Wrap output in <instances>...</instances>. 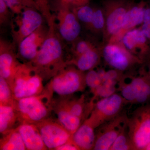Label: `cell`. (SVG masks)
I'll use <instances>...</instances> for the list:
<instances>
[{
    "instance_id": "6da1fadb",
    "label": "cell",
    "mask_w": 150,
    "mask_h": 150,
    "mask_svg": "<svg viewBox=\"0 0 150 150\" xmlns=\"http://www.w3.org/2000/svg\"><path fill=\"white\" fill-rule=\"evenodd\" d=\"M54 16L48 21V31L45 41L35 59L29 62L43 79H51L67 66L64 59L62 38Z\"/></svg>"
},
{
    "instance_id": "7a4b0ae2",
    "label": "cell",
    "mask_w": 150,
    "mask_h": 150,
    "mask_svg": "<svg viewBox=\"0 0 150 150\" xmlns=\"http://www.w3.org/2000/svg\"><path fill=\"white\" fill-rule=\"evenodd\" d=\"M13 106L21 123L35 124L48 118L52 108V96L44 90L38 95L14 100Z\"/></svg>"
},
{
    "instance_id": "3957f363",
    "label": "cell",
    "mask_w": 150,
    "mask_h": 150,
    "mask_svg": "<svg viewBox=\"0 0 150 150\" xmlns=\"http://www.w3.org/2000/svg\"><path fill=\"white\" fill-rule=\"evenodd\" d=\"M43 78L29 63H21L9 85L14 98L38 95L44 90Z\"/></svg>"
},
{
    "instance_id": "277c9868",
    "label": "cell",
    "mask_w": 150,
    "mask_h": 150,
    "mask_svg": "<svg viewBox=\"0 0 150 150\" xmlns=\"http://www.w3.org/2000/svg\"><path fill=\"white\" fill-rule=\"evenodd\" d=\"M85 74L73 65H67L51 79L46 91L52 96H69L85 88Z\"/></svg>"
},
{
    "instance_id": "5b68a950",
    "label": "cell",
    "mask_w": 150,
    "mask_h": 150,
    "mask_svg": "<svg viewBox=\"0 0 150 150\" xmlns=\"http://www.w3.org/2000/svg\"><path fill=\"white\" fill-rule=\"evenodd\" d=\"M127 126L134 150H144L150 143V105L137 108L128 118Z\"/></svg>"
},
{
    "instance_id": "8992f818",
    "label": "cell",
    "mask_w": 150,
    "mask_h": 150,
    "mask_svg": "<svg viewBox=\"0 0 150 150\" xmlns=\"http://www.w3.org/2000/svg\"><path fill=\"white\" fill-rule=\"evenodd\" d=\"M133 3L129 0H104L103 2L105 20L103 34L106 43L121 30L125 15Z\"/></svg>"
},
{
    "instance_id": "52a82bcc",
    "label": "cell",
    "mask_w": 150,
    "mask_h": 150,
    "mask_svg": "<svg viewBox=\"0 0 150 150\" xmlns=\"http://www.w3.org/2000/svg\"><path fill=\"white\" fill-rule=\"evenodd\" d=\"M126 103L122 96L117 93L101 98L93 105L86 120L96 129L119 115Z\"/></svg>"
},
{
    "instance_id": "ba28073f",
    "label": "cell",
    "mask_w": 150,
    "mask_h": 150,
    "mask_svg": "<svg viewBox=\"0 0 150 150\" xmlns=\"http://www.w3.org/2000/svg\"><path fill=\"white\" fill-rule=\"evenodd\" d=\"M101 56L108 66L121 72L143 63L128 51L121 41L105 43L101 48Z\"/></svg>"
},
{
    "instance_id": "9c48e42d",
    "label": "cell",
    "mask_w": 150,
    "mask_h": 150,
    "mask_svg": "<svg viewBox=\"0 0 150 150\" xmlns=\"http://www.w3.org/2000/svg\"><path fill=\"white\" fill-rule=\"evenodd\" d=\"M16 15L12 32L13 43L18 46L22 40L43 24V16L32 8H25Z\"/></svg>"
},
{
    "instance_id": "30bf717a",
    "label": "cell",
    "mask_w": 150,
    "mask_h": 150,
    "mask_svg": "<svg viewBox=\"0 0 150 150\" xmlns=\"http://www.w3.org/2000/svg\"><path fill=\"white\" fill-rule=\"evenodd\" d=\"M48 149L57 148L72 141L71 135L57 121L48 118L35 124Z\"/></svg>"
},
{
    "instance_id": "8fae6325",
    "label": "cell",
    "mask_w": 150,
    "mask_h": 150,
    "mask_svg": "<svg viewBox=\"0 0 150 150\" xmlns=\"http://www.w3.org/2000/svg\"><path fill=\"white\" fill-rule=\"evenodd\" d=\"M128 118L121 113L100 126L96 134L93 150H109L116 138L127 124Z\"/></svg>"
},
{
    "instance_id": "7c38bea8",
    "label": "cell",
    "mask_w": 150,
    "mask_h": 150,
    "mask_svg": "<svg viewBox=\"0 0 150 150\" xmlns=\"http://www.w3.org/2000/svg\"><path fill=\"white\" fill-rule=\"evenodd\" d=\"M57 10L56 25L59 35L66 41L73 43L80 34V22L69 7L57 5Z\"/></svg>"
},
{
    "instance_id": "4fadbf2b",
    "label": "cell",
    "mask_w": 150,
    "mask_h": 150,
    "mask_svg": "<svg viewBox=\"0 0 150 150\" xmlns=\"http://www.w3.org/2000/svg\"><path fill=\"white\" fill-rule=\"evenodd\" d=\"M48 26L42 25L35 31L22 40L18 46V54L20 58L26 61L32 62L46 39Z\"/></svg>"
},
{
    "instance_id": "5bb4252c",
    "label": "cell",
    "mask_w": 150,
    "mask_h": 150,
    "mask_svg": "<svg viewBox=\"0 0 150 150\" xmlns=\"http://www.w3.org/2000/svg\"><path fill=\"white\" fill-rule=\"evenodd\" d=\"M121 42L128 51L142 62L149 53V42L140 27L125 33Z\"/></svg>"
},
{
    "instance_id": "9a60e30c",
    "label": "cell",
    "mask_w": 150,
    "mask_h": 150,
    "mask_svg": "<svg viewBox=\"0 0 150 150\" xmlns=\"http://www.w3.org/2000/svg\"><path fill=\"white\" fill-rule=\"evenodd\" d=\"M21 64L18 62L13 45L1 38L0 76L5 79L9 83Z\"/></svg>"
},
{
    "instance_id": "2e32d148",
    "label": "cell",
    "mask_w": 150,
    "mask_h": 150,
    "mask_svg": "<svg viewBox=\"0 0 150 150\" xmlns=\"http://www.w3.org/2000/svg\"><path fill=\"white\" fill-rule=\"evenodd\" d=\"M146 8L144 1L138 4L133 3L125 15L121 30L108 42H120L125 33L142 25Z\"/></svg>"
},
{
    "instance_id": "e0dca14e",
    "label": "cell",
    "mask_w": 150,
    "mask_h": 150,
    "mask_svg": "<svg viewBox=\"0 0 150 150\" xmlns=\"http://www.w3.org/2000/svg\"><path fill=\"white\" fill-rule=\"evenodd\" d=\"M21 135L26 150H48L41 138L35 124L27 123H21L16 127Z\"/></svg>"
},
{
    "instance_id": "ac0fdd59",
    "label": "cell",
    "mask_w": 150,
    "mask_h": 150,
    "mask_svg": "<svg viewBox=\"0 0 150 150\" xmlns=\"http://www.w3.org/2000/svg\"><path fill=\"white\" fill-rule=\"evenodd\" d=\"M94 128L86 120L72 136V140L79 150H93L96 134Z\"/></svg>"
},
{
    "instance_id": "d6986e66",
    "label": "cell",
    "mask_w": 150,
    "mask_h": 150,
    "mask_svg": "<svg viewBox=\"0 0 150 150\" xmlns=\"http://www.w3.org/2000/svg\"><path fill=\"white\" fill-rule=\"evenodd\" d=\"M101 48L96 47L67 62V65H73L82 71L93 69L99 64L101 57Z\"/></svg>"
},
{
    "instance_id": "ffe728a7",
    "label": "cell",
    "mask_w": 150,
    "mask_h": 150,
    "mask_svg": "<svg viewBox=\"0 0 150 150\" xmlns=\"http://www.w3.org/2000/svg\"><path fill=\"white\" fill-rule=\"evenodd\" d=\"M57 102L82 120L84 119L88 114L90 115L94 105L92 101L89 105L86 104L84 96L78 99L69 98V96L63 97Z\"/></svg>"
},
{
    "instance_id": "44dd1931",
    "label": "cell",
    "mask_w": 150,
    "mask_h": 150,
    "mask_svg": "<svg viewBox=\"0 0 150 150\" xmlns=\"http://www.w3.org/2000/svg\"><path fill=\"white\" fill-rule=\"evenodd\" d=\"M52 110L55 112L57 121L73 135L81 125L82 120L73 115L57 101L52 102Z\"/></svg>"
},
{
    "instance_id": "7402d4cb",
    "label": "cell",
    "mask_w": 150,
    "mask_h": 150,
    "mask_svg": "<svg viewBox=\"0 0 150 150\" xmlns=\"http://www.w3.org/2000/svg\"><path fill=\"white\" fill-rule=\"evenodd\" d=\"M131 82L136 94L135 103L143 104L150 99V78L147 72L131 78Z\"/></svg>"
},
{
    "instance_id": "603a6c76",
    "label": "cell",
    "mask_w": 150,
    "mask_h": 150,
    "mask_svg": "<svg viewBox=\"0 0 150 150\" xmlns=\"http://www.w3.org/2000/svg\"><path fill=\"white\" fill-rule=\"evenodd\" d=\"M2 135L0 140V150H26L21 135L16 128Z\"/></svg>"
},
{
    "instance_id": "cb8c5ba5",
    "label": "cell",
    "mask_w": 150,
    "mask_h": 150,
    "mask_svg": "<svg viewBox=\"0 0 150 150\" xmlns=\"http://www.w3.org/2000/svg\"><path fill=\"white\" fill-rule=\"evenodd\" d=\"M0 105V132L3 134L14 129V126L19 120L13 105Z\"/></svg>"
},
{
    "instance_id": "d4e9b609",
    "label": "cell",
    "mask_w": 150,
    "mask_h": 150,
    "mask_svg": "<svg viewBox=\"0 0 150 150\" xmlns=\"http://www.w3.org/2000/svg\"><path fill=\"white\" fill-rule=\"evenodd\" d=\"M14 14L18 15L27 8L36 9L39 11L38 6L34 0H3Z\"/></svg>"
},
{
    "instance_id": "484cf974",
    "label": "cell",
    "mask_w": 150,
    "mask_h": 150,
    "mask_svg": "<svg viewBox=\"0 0 150 150\" xmlns=\"http://www.w3.org/2000/svg\"><path fill=\"white\" fill-rule=\"evenodd\" d=\"M134 150L131 143L127 125L119 134L109 150Z\"/></svg>"
},
{
    "instance_id": "4316f807",
    "label": "cell",
    "mask_w": 150,
    "mask_h": 150,
    "mask_svg": "<svg viewBox=\"0 0 150 150\" xmlns=\"http://www.w3.org/2000/svg\"><path fill=\"white\" fill-rule=\"evenodd\" d=\"M71 9L80 22L88 28L93 18L94 8L87 4Z\"/></svg>"
},
{
    "instance_id": "83f0119b",
    "label": "cell",
    "mask_w": 150,
    "mask_h": 150,
    "mask_svg": "<svg viewBox=\"0 0 150 150\" xmlns=\"http://www.w3.org/2000/svg\"><path fill=\"white\" fill-rule=\"evenodd\" d=\"M105 20L102 8H94L93 18L88 29L96 33L104 32Z\"/></svg>"
},
{
    "instance_id": "f1b7e54d",
    "label": "cell",
    "mask_w": 150,
    "mask_h": 150,
    "mask_svg": "<svg viewBox=\"0 0 150 150\" xmlns=\"http://www.w3.org/2000/svg\"><path fill=\"white\" fill-rule=\"evenodd\" d=\"M14 100L8 82L0 76V104L13 105Z\"/></svg>"
},
{
    "instance_id": "f546056e",
    "label": "cell",
    "mask_w": 150,
    "mask_h": 150,
    "mask_svg": "<svg viewBox=\"0 0 150 150\" xmlns=\"http://www.w3.org/2000/svg\"><path fill=\"white\" fill-rule=\"evenodd\" d=\"M116 83V82L109 80H106L103 81L93 93L94 99L98 97L104 98L115 93Z\"/></svg>"
},
{
    "instance_id": "4dcf8cb0",
    "label": "cell",
    "mask_w": 150,
    "mask_h": 150,
    "mask_svg": "<svg viewBox=\"0 0 150 150\" xmlns=\"http://www.w3.org/2000/svg\"><path fill=\"white\" fill-rule=\"evenodd\" d=\"M118 85L121 96L126 102L135 103L136 94L131 81L129 83L126 82L125 78L122 76L118 82Z\"/></svg>"
},
{
    "instance_id": "1f68e13d",
    "label": "cell",
    "mask_w": 150,
    "mask_h": 150,
    "mask_svg": "<svg viewBox=\"0 0 150 150\" xmlns=\"http://www.w3.org/2000/svg\"><path fill=\"white\" fill-rule=\"evenodd\" d=\"M72 43L71 52L74 58L80 56L96 47L91 41L86 39L78 38Z\"/></svg>"
},
{
    "instance_id": "d6a6232c",
    "label": "cell",
    "mask_w": 150,
    "mask_h": 150,
    "mask_svg": "<svg viewBox=\"0 0 150 150\" xmlns=\"http://www.w3.org/2000/svg\"><path fill=\"white\" fill-rule=\"evenodd\" d=\"M85 81L86 86L91 89L93 93L102 83L98 72L93 69L90 70L85 74Z\"/></svg>"
},
{
    "instance_id": "836d02e7",
    "label": "cell",
    "mask_w": 150,
    "mask_h": 150,
    "mask_svg": "<svg viewBox=\"0 0 150 150\" xmlns=\"http://www.w3.org/2000/svg\"><path fill=\"white\" fill-rule=\"evenodd\" d=\"M11 10L3 0H0V24H5L9 21Z\"/></svg>"
},
{
    "instance_id": "e575fe53",
    "label": "cell",
    "mask_w": 150,
    "mask_h": 150,
    "mask_svg": "<svg viewBox=\"0 0 150 150\" xmlns=\"http://www.w3.org/2000/svg\"><path fill=\"white\" fill-rule=\"evenodd\" d=\"M140 28L147 38L150 44V5L146 8L144 21Z\"/></svg>"
},
{
    "instance_id": "d590c367",
    "label": "cell",
    "mask_w": 150,
    "mask_h": 150,
    "mask_svg": "<svg viewBox=\"0 0 150 150\" xmlns=\"http://www.w3.org/2000/svg\"><path fill=\"white\" fill-rule=\"evenodd\" d=\"M91 0H58L57 5L66 6L71 9L88 4Z\"/></svg>"
},
{
    "instance_id": "8d00e7d4",
    "label": "cell",
    "mask_w": 150,
    "mask_h": 150,
    "mask_svg": "<svg viewBox=\"0 0 150 150\" xmlns=\"http://www.w3.org/2000/svg\"><path fill=\"white\" fill-rule=\"evenodd\" d=\"M56 150H78V147L75 145L72 141L68 142L60 146L56 149Z\"/></svg>"
},
{
    "instance_id": "74e56055",
    "label": "cell",
    "mask_w": 150,
    "mask_h": 150,
    "mask_svg": "<svg viewBox=\"0 0 150 150\" xmlns=\"http://www.w3.org/2000/svg\"><path fill=\"white\" fill-rule=\"evenodd\" d=\"M39 7V11L45 12L49 10V8L47 0H34Z\"/></svg>"
},
{
    "instance_id": "f35d334b",
    "label": "cell",
    "mask_w": 150,
    "mask_h": 150,
    "mask_svg": "<svg viewBox=\"0 0 150 150\" xmlns=\"http://www.w3.org/2000/svg\"><path fill=\"white\" fill-rule=\"evenodd\" d=\"M147 73L149 75V77L150 78V57L149 64V71H148V72Z\"/></svg>"
},
{
    "instance_id": "ab89813d",
    "label": "cell",
    "mask_w": 150,
    "mask_h": 150,
    "mask_svg": "<svg viewBox=\"0 0 150 150\" xmlns=\"http://www.w3.org/2000/svg\"><path fill=\"white\" fill-rule=\"evenodd\" d=\"M144 150H150V143L145 148Z\"/></svg>"
}]
</instances>
